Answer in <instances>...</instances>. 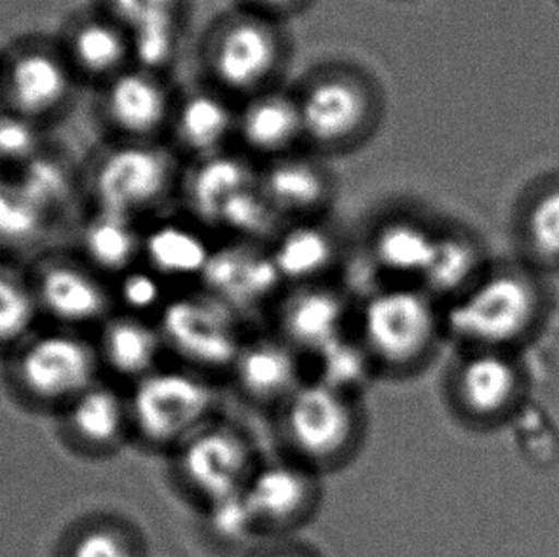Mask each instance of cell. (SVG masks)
I'll return each instance as SVG.
<instances>
[{
    "label": "cell",
    "mask_w": 559,
    "mask_h": 557,
    "mask_svg": "<svg viewBox=\"0 0 559 557\" xmlns=\"http://www.w3.org/2000/svg\"><path fill=\"white\" fill-rule=\"evenodd\" d=\"M115 22L127 31L142 69L167 66L178 48L180 0H109Z\"/></svg>",
    "instance_id": "16"
},
{
    "label": "cell",
    "mask_w": 559,
    "mask_h": 557,
    "mask_svg": "<svg viewBox=\"0 0 559 557\" xmlns=\"http://www.w3.org/2000/svg\"><path fill=\"white\" fill-rule=\"evenodd\" d=\"M280 60V35L262 17L231 20L212 43V73L227 91L262 92Z\"/></svg>",
    "instance_id": "9"
},
{
    "label": "cell",
    "mask_w": 559,
    "mask_h": 557,
    "mask_svg": "<svg viewBox=\"0 0 559 557\" xmlns=\"http://www.w3.org/2000/svg\"><path fill=\"white\" fill-rule=\"evenodd\" d=\"M104 107L109 122L132 142H145L170 119L167 86L147 69H124L107 84Z\"/></svg>",
    "instance_id": "14"
},
{
    "label": "cell",
    "mask_w": 559,
    "mask_h": 557,
    "mask_svg": "<svg viewBox=\"0 0 559 557\" xmlns=\"http://www.w3.org/2000/svg\"><path fill=\"white\" fill-rule=\"evenodd\" d=\"M313 485L302 467L267 464L254 470L245 485V497L258 525H285L310 505Z\"/></svg>",
    "instance_id": "22"
},
{
    "label": "cell",
    "mask_w": 559,
    "mask_h": 557,
    "mask_svg": "<svg viewBox=\"0 0 559 557\" xmlns=\"http://www.w3.org/2000/svg\"><path fill=\"white\" fill-rule=\"evenodd\" d=\"M209 506H211L209 525L224 541L239 543L249 538L252 531L258 528L257 518L245 497V489L241 493H235L231 497L219 498Z\"/></svg>",
    "instance_id": "39"
},
{
    "label": "cell",
    "mask_w": 559,
    "mask_h": 557,
    "mask_svg": "<svg viewBox=\"0 0 559 557\" xmlns=\"http://www.w3.org/2000/svg\"><path fill=\"white\" fill-rule=\"evenodd\" d=\"M165 347L203 369H231L241 352L237 313L209 293L168 300L159 313Z\"/></svg>",
    "instance_id": "5"
},
{
    "label": "cell",
    "mask_w": 559,
    "mask_h": 557,
    "mask_svg": "<svg viewBox=\"0 0 559 557\" xmlns=\"http://www.w3.org/2000/svg\"><path fill=\"white\" fill-rule=\"evenodd\" d=\"M545 291L531 268H487L474 285L447 304L443 327L468 349L512 352L538 331Z\"/></svg>",
    "instance_id": "1"
},
{
    "label": "cell",
    "mask_w": 559,
    "mask_h": 557,
    "mask_svg": "<svg viewBox=\"0 0 559 557\" xmlns=\"http://www.w3.org/2000/svg\"><path fill=\"white\" fill-rule=\"evenodd\" d=\"M176 138L197 158L224 153L231 134H237V114L226 99L209 92L188 96L173 115Z\"/></svg>",
    "instance_id": "27"
},
{
    "label": "cell",
    "mask_w": 559,
    "mask_h": 557,
    "mask_svg": "<svg viewBox=\"0 0 559 557\" xmlns=\"http://www.w3.org/2000/svg\"><path fill=\"white\" fill-rule=\"evenodd\" d=\"M231 370L242 392L262 401H287L302 386L295 347L285 339L242 342Z\"/></svg>",
    "instance_id": "18"
},
{
    "label": "cell",
    "mask_w": 559,
    "mask_h": 557,
    "mask_svg": "<svg viewBox=\"0 0 559 557\" xmlns=\"http://www.w3.org/2000/svg\"><path fill=\"white\" fill-rule=\"evenodd\" d=\"M304 140L319 147L354 142L371 121L372 98L367 86L349 75H325L298 98Z\"/></svg>",
    "instance_id": "10"
},
{
    "label": "cell",
    "mask_w": 559,
    "mask_h": 557,
    "mask_svg": "<svg viewBox=\"0 0 559 557\" xmlns=\"http://www.w3.org/2000/svg\"><path fill=\"white\" fill-rule=\"evenodd\" d=\"M27 195L48 214L53 206L63 203L69 193L68 174L50 158L33 157L22 165V174L15 178Z\"/></svg>",
    "instance_id": "38"
},
{
    "label": "cell",
    "mask_w": 559,
    "mask_h": 557,
    "mask_svg": "<svg viewBox=\"0 0 559 557\" xmlns=\"http://www.w3.org/2000/svg\"><path fill=\"white\" fill-rule=\"evenodd\" d=\"M257 183V174L242 158L218 153L212 157L197 158L186 191L189 204L199 214V218L218 224L219 214L227 203Z\"/></svg>",
    "instance_id": "26"
},
{
    "label": "cell",
    "mask_w": 559,
    "mask_h": 557,
    "mask_svg": "<svg viewBox=\"0 0 559 557\" xmlns=\"http://www.w3.org/2000/svg\"><path fill=\"white\" fill-rule=\"evenodd\" d=\"M68 557H136L129 541L115 529L92 528L76 536Z\"/></svg>",
    "instance_id": "41"
},
{
    "label": "cell",
    "mask_w": 559,
    "mask_h": 557,
    "mask_svg": "<svg viewBox=\"0 0 559 557\" xmlns=\"http://www.w3.org/2000/svg\"><path fill=\"white\" fill-rule=\"evenodd\" d=\"M71 54L76 68L91 76L114 79L124 71L132 56L127 31L111 20H88L71 37Z\"/></svg>",
    "instance_id": "32"
},
{
    "label": "cell",
    "mask_w": 559,
    "mask_h": 557,
    "mask_svg": "<svg viewBox=\"0 0 559 557\" xmlns=\"http://www.w3.org/2000/svg\"><path fill=\"white\" fill-rule=\"evenodd\" d=\"M212 250L203 235L180 222L159 224L142 239L147 268L165 281L203 277Z\"/></svg>",
    "instance_id": "28"
},
{
    "label": "cell",
    "mask_w": 559,
    "mask_h": 557,
    "mask_svg": "<svg viewBox=\"0 0 559 557\" xmlns=\"http://www.w3.org/2000/svg\"><path fill=\"white\" fill-rule=\"evenodd\" d=\"M443 313L423 286H392L371 294L361 309V342L372 359L392 369L423 362L438 344Z\"/></svg>",
    "instance_id": "3"
},
{
    "label": "cell",
    "mask_w": 559,
    "mask_h": 557,
    "mask_svg": "<svg viewBox=\"0 0 559 557\" xmlns=\"http://www.w3.org/2000/svg\"><path fill=\"white\" fill-rule=\"evenodd\" d=\"M173 165L163 151L147 142H130L99 163L94 191L99 211L134 220L167 197Z\"/></svg>",
    "instance_id": "6"
},
{
    "label": "cell",
    "mask_w": 559,
    "mask_h": 557,
    "mask_svg": "<svg viewBox=\"0 0 559 557\" xmlns=\"http://www.w3.org/2000/svg\"><path fill=\"white\" fill-rule=\"evenodd\" d=\"M8 355L10 386L33 405L66 408L98 382V349L75 331L35 332Z\"/></svg>",
    "instance_id": "2"
},
{
    "label": "cell",
    "mask_w": 559,
    "mask_h": 557,
    "mask_svg": "<svg viewBox=\"0 0 559 557\" xmlns=\"http://www.w3.org/2000/svg\"><path fill=\"white\" fill-rule=\"evenodd\" d=\"M272 557H298V556H293V554H275V556H272Z\"/></svg>",
    "instance_id": "43"
},
{
    "label": "cell",
    "mask_w": 559,
    "mask_h": 557,
    "mask_svg": "<svg viewBox=\"0 0 559 557\" xmlns=\"http://www.w3.org/2000/svg\"><path fill=\"white\" fill-rule=\"evenodd\" d=\"M8 88L22 115L50 114L68 98L71 75L52 54H23L10 69Z\"/></svg>",
    "instance_id": "29"
},
{
    "label": "cell",
    "mask_w": 559,
    "mask_h": 557,
    "mask_svg": "<svg viewBox=\"0 0 559 557\" xmlns=\"http://www.w3.org/2000/svg\"><path fill=\"white\" fill-rule=\"evenodd\" d=\"M142 239L144 235L138 234L134 220L98 211L84 227V254L92 268L122 275L134 268L138 254H142Z\"/></svg>",
    "instance_id": "31"
},
{
    "label": "cell",
    "mask_w": 559,
    "mask_h": 557,
    "mask_svg": "<svg viewBox=\"0 0 559 557\" xmlns=\"http://www.w3.org/2000/svg\"><path fill=\"white\" fill-rule=\"evenodd\" d=\"M348 304L342 294L319 285L298 286L283 301L280 323L283 339L296 352L316 355L346 336Z\"/></svg>",
    "instance_id": "15"
},
{
    "label": "cell",
    "mask_w": 559,
    "mask_h": 557,
    "mask_svg": "<svg viewBox=\"0 0 559 557\" xmlns=\"http://www.w3.org/2000/svg\"><path fill=\"white\" fill-rule=\"evenodd\" d=\"M438 232L416 220H392L378 227L371 252L380 270L420 281L430 265Z\"/></svg>",
    "instance_id": "30"
},
{
    "label": "cell",
    "mask_w": 559,
    "mask_h": 557,
    "mask_svg": "<svg viewBox=\"0 0 559 557\" xmlns=\"http://www.w3.org/2000/svg\"><path fill=\"white\" fill-rule=\"evenodd\" d=\"M38 134L25 115L0 111V158L22 163L37 157Z\"/></svg>",
    "instance_id": "40"
},
{
    "label": "cell",
    "mask_w": 559,
    "mask_h": 557,
    "mask_svg": "<svg viewBox=\"0 0 559 557\" xmlns=\"http://www.w3.org/2000/svg\"><path fill=\"white\" fill-rule=\"evenodd\" d=\"M525 375L512 352L468 349L453 377V395L462 415L492 426L520 407Z\"/></svg>",
    "instance_id": "8"
},
{
    "label": "cell",
    "mask_w": 559,
    "mask_h": 557,
    "mask_svg": "<svg viewBox=\"0 0 559 557\" xmlns=\"http://www.w3.org/2000/svg\"><path fill=\"white\" fill-rule=\"evenodd\" d=\"M237 137L258 155H288L304 138L298 98L285 92H258L237 114Z\"/></svg>",
    "instance_id": "17"
},
{
    "label": "cell",
    "mask_w": 559,
    "mask_h": 557,
    "mask_svg": "<svg viewBox=\"0 0 559 557\" xmlns=\"http://www.w3.org/2000/svg\"><path fill=\"white\" fill-rule=\"evenodd\" d=\"M258 8L267 12H293L304 0H252Z\"/></svg>",
    "instance_id": "42"
},
{
    "label": "cell",
    "mask_w": 559,
    "mask_h": 557,
    "mask_svg": "<svg viewBox=\"0 0 559 557\" xmlns=\"http://www.w3.org/2000/svg\"><path fill=\"white\" fill-rule=\"evenodd\" d=\"M357 416L352 398L318 380L302 382L285 401V429L304 459H338L356 437Z\"/></svg>",
    "instance_id": "7"
},
{
    "label": "cell",
    "mask_w": 559,
    "mask_h": 557,
    "mask_svg": "<svg viewBox=\"0 0 559 557\" xmlns=\"http://www.w3.org/2000/svg\"><path fill=\"white\" fill-rule=\"evenodd\" d=\"M316 359L319 372L316 380L348 398L369 382L371 365L374 363L364 342H352L348 336H342L316 354Z\"/></svg>",
    "instance_id": "34"
},
{
    "label": "cell",
    "mask_w": 559,
    "mask_h": 557,
    "mask_svg": "<svg viewBox=\"0 0 559 557\" xmlns=\"http://www.w3.org/2000/svg\"><path fill=\"white\" fill-rule=\"evenodd\" d=\"M487 272L485 252L474 235L464 232H438L430 265L420 286L436 300L451 301Z\"/></svg>",
    "instance_id": "24"
},
{
    "label": "cell",
    "mask_w": 559,
    "mask_h": 557,
    "mask_svg": "<svg viewBox=\"0 0 559 557\" xmlns=\"http://www.w3.org/2000/svg\"><path fill=\"white\" fill-rule=\"evenodd\" d=\"M99 363H104L114 375L130 380H142L159 369L165 340L159 324L144 317L114 316L102 324L98 346Z\"/></svg>",
    "instance_id": "20"
},
{
    "label": "cell",
    "mask_w": 559,
    "mask_h": 557,
    "mask_svg": "<svg viewBox=\"0 0 559 557\" xmlns=\"http://www.w3.org/2000/svg\"><path fill=\"white\" fill-rule=\"evenodd\" d=\"M280 216L257 183L227 203L216 226L226 227L237 237L254 242L258 237L275 232V220Z\"/></svg>",
    "instance_id": "36"
},
{
    "label": "cell",
    "mask_w": 559,
    "mask_h": 557,
    "mask_svg": "<svg viewBox=\"0 0 559 557\" xmlns=\"http://www.w3.org/2000/svg\"><path fill=\"white\" fill-rule=\"evenodd\" d=\"M201 281L204 293L239 316L272 298L283 283L273 265L270 250L258 249L254 242L239 241L212 250L211 262Z\"/></svg>",
    "instance_id": "13"
},
{
    "label": "cell",
    "mask_w": 559,
    "mask_h": 557,
    "mask_svg": "<svg viewBox=\"0 0 559 557\" xmlns=\"http://www.w3.org/2000/svg\"><path fill=\"white\" fill-rule=\"evenodd\" d=\"M258 186L273 209L293 216H308L321 211L331 197V181L325 170L310 158L283 155L272 158Z\"/></svg>",
    "instance_id": "21"
},
{
    "label": "cell",
    "mask_w": 559,
    "mask_h": 557,
    "mask_svg": "<svg viewBox=\"0 0 559 557\" xmlns=\"http://www.w3.org/2000/svg\"><path fill=\"white\" fill-rule=\"evenodd\" d=\"M63 413L69 436L96 451L119 443L130 422L129 403L115 388L99 380L71 401Z\"/></svg>",
    "instance_id": "23"
},
{
    "label": "cell",
    "mask_w": 559,
    "mask_h": 557,
    "mask_svg": "<svg viewBox=\"0 0 559 557\" xmlns=\"http://www.w3.org/2000/svg\"><path fill=\"white\" fill-rule=\"evenodd\" d=\"M130 422L153 445L186 443L209 426L216 392L209 380L188 370H153L134 382Z\"/></svg>",
    "instance_id": "4"
},
{
    "label": "cell",
    "mask_w": 559,
    "mask_h": 557,
    "mask_svg": "<svg viewBox=\"0 0 559 557\" xmlns=\"http://www.w3.org/2000/svg\"><path fill=\"white\" fill-rule=\"evenodd\" d=\"M183 479L209 505L241 493L252 475L249 445L237 431L206 428L180 445Z\"/></svg>",
    "instance_id": "11"
},
{
    "label": "cell",
    "mask_w": 559,
    "mask_h": 557,
    "mask_svg": "<svg viewBox=\"0 0 559 557\" xmlns=\"http://www.w3.org/2000/svg\"><path fill=\"white\" fill-rule=\"evenodd\" d=\"M117 300L129 316L144 317L150 313H160L167 306V286L165 278L145 268H130L119 278L117 285Z\"/></svg>",
    "instance_id": "37"
},
{
    "label": "cell",
    "mask_w": 559,
    "mask_h": 557,
    "mask_svg": "<svg viewBox=\"0 0 559 557\" xmlns=\"http://www.w3.org/2000/svg\"><path fill=\"white\" fill-rule=\"evenodd\" d=\"M40 317L52 319L58 329L76 331L109 319L111 296L91 270L71 262H52L29 278Z\"/></svg>",
    "instance_id": "12"
},
{
    "label": "cell",
    "mask_w": 559,
    "mask_h": 557,
    "mask_svg": "<svg viewBox=\"0 0 559 557\" xmlns=\"http://www.w3.org/2000/svg\"><path fill=\"white\" fill-rule=\"evenodd\" d=\"M515 241L535 270H559V176L527 188L515 211Z\"/></svg>",
    "instance_id": "19"
},
{
    "label": "cell",
    "mask_w": 559,
    "mask_h": 557,
    "mask_svg": "<svg viewBox=\"0 0 559 557\" xmlns=\"http://www.w3.org/2000/svg\"><path fill=\"white\" fill-rule=\"evenodd\" d=\"M46 214L20 181L0 178V245L20 247L43 234Z\"/></svg>",
    "instance_id": "35"
},
{
    "label": "cell",
    "mask_w": 559,
    "mask_h": 557,
    "mask_svg": "<svg viewBox=\"0 0 559 557\" xmlns=\"http://www.w3.org/2000/svg\"><path fill=\"white\" fill-rule=\"evenodd\" d=\"M40 319L29 278L0 270V349L7 354L35 334Z\"/></svg>",
    "instance_id": "33"
},
{
    "label": "cell",
    "mask_w": 559,
    "mask_h": 557,
    "mask_svg": "<svg viewBox=\"0 0 559 557\" xmlns=\"http://www.w3.org/2000/svg\"><path fill=\"white\" fill-rule=\"evenodd\" d=\"M283 283L316 285L336 258V242L325 227L300 222L280 232L270 249Z\"/></svg>",
    "instance_id": "25"
}]
</instances>
